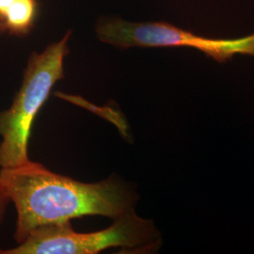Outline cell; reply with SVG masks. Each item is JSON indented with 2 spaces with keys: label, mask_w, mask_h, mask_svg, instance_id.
Returning a JSON list of instances; mask_svg holds the SVG:
<instances>
[{
  "label": "cell",
  "mask_w": 254,
  "mask_h": 254,
  "mask_svg": "<svg viewBox=\"0 0 254 254\" xmlns=\"http://www.w3.org/2000/svg\"><path fill=\"white\" fill-rule=\"evenodd\" d=\"M0 182L16 210L13 237L22 243L30 232L86 216L117 218L135 209L138 194L118 175L97 183L77 181L28 161L0 169Z\"/></svg>",
  "instance_id": "6da1fadb"
},
{
  "label": "cell",
  "mask_w": 254,
  "mask_h": 254,
  "mask_svg": "<svg viewBox=\"0 0 254 254\" xmlns=\"http://www.w3.org/2000/svg\"><path fill=\"white\" fill-rule=\"evenodd\" d=\"M71 34L68 31L43 52L30 55L10 107L0 111V169L30 161L28 141L32 125L57 82L64 78V60L69 53Z\"/></svg>",
  "instance_id": "7a4b0ae2"
},
{
  "label": "cell",
  "mask_w": 254,
  "mask_h": 254,
  "mask_svg": "<svg viewBox=\"0 0 254 254\" xmlns=\"http://www.w3.org/2000/svg\"><path fill=\"white\" fill-rule=\"evenodd\" d=\"M112 220L109 227L91 233L75 232L71 222L41 226L1 254H96L113 248H119L120 254H154L159 250L160 232L135 209Z\"/></svg>",
  "instance_id": "3957f363"
},
{
  "label": "cell",
  "mask_w": 254,
  "mask_h": 254,
  "mask_svg": "<svg viewBox=\"0 0 254 254\" xmlns=\"http://www.w3.org/2000/svg\"><path fill=\"white\" fill-rule=\"evenodd\" d=\"M102 43L118 48L186 47L198 50L213 61L225 64L237 55L254 58V32L234 39L197 35L166 22H130L124 19H103L96 26Z\"/></svg>",
  "instance_id": "277c9868"
},
{
  "label": "cell",
  "mask_w": 254,
  "mask_h": 254,
  "mask_svg": "<svg viewBox=\"0 0 254 254\" xmlns=\"http://www.w3.org/2000/svg\"><path fill=\"white\" fill-rule=\"evenodd\" d=\"M37 0H0V32L26 36L38 16Z\"/></svg>",
  "instance_id": "5b68a950"
},
{
  "label": "cell",
  "mask_w": 254,
  "mask_h": 254,
  "mask_svg": "<svg viewBox=\"0 0 254 254\" xmlns=\"http://www.w3.org/2000/svg\"><path fill=\"white\" fill-rule=\"evenodd\" d=\"M10 202L9 197L7 194V192L5 190L4 187L2 186L1 182H0V226L4 220V217L6 214V210ZM2 249L0 248V254H2Z\"/></svg>",
  "instance_id": "8992f818"
}]
</instances>
